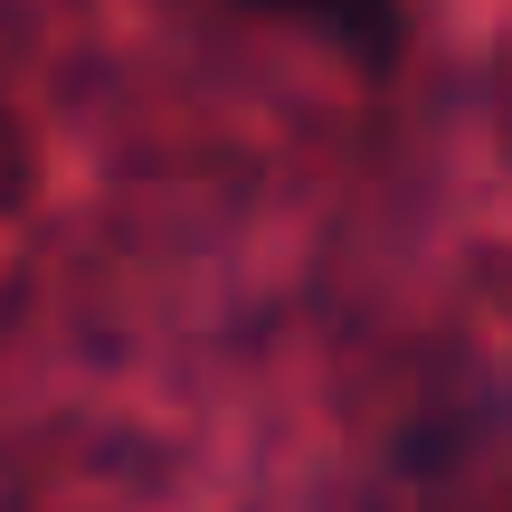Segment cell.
Masks as SVG:
<instances>
[{
	"label": "cell",
	"mask_w": 512,
	"mask_h": 512,
	"mask_svg": "<svg viewBox=\"0 0 512 512\" xmlns=\"http://www.w3.org/2000/svg\"><path fill=\"white\" fill-rule=\"evenodd\" d=\"M247 10H275V19H304V29H323L342 57H361V67H389L399 57V0H247Z\"/></svg>",
	"instance_id": "cell-1"
}]
</instances>
